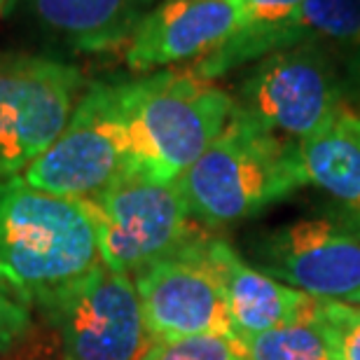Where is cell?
<instances>
[{
    "instance_id": "6da1fadb",
    "label": "cell",
    "mask_w": 360,
    "mask_h": 360,
    "mask_svg": "<svg viewBox=\"0 0 360 360\" xmlns=\"http://www.w3.org/2000/svg\"><path fill=\"white\" fill-rule=\"evenodd\" d=\"M101 264L98 234L84 199L0 178V276L38 309Z\"/></svg>"
},
{
    "instance_id": "7a4b0ae2",
    "label": "cell",
    "mask_w": 360,
    "mask_h": 360,
    "mask_svg": "<svg viewBox=\"0 0 360 360\" xmlns=\"http://www.w3.org/2000/svg\"><path fill=\"white\" fill-rule=\"evenodd\" d=\"M120 115L131 174L176 183L229 124L234 98L194 70H164L120 82Z\"/></svg>"
},
{
    "instance_id": "3957f363",
    "label": "cell",
    "mask_w": 360,
    "mask_h": 360,
    "mask_svg": "<svg viewBox=\"0 0 360 360\" xmlns=\"http://www.w3.org/2000/svg\"><path fill=\"white\" fill-rule=\"evenodd\" d=\"M307 185L300 143L236 110L204 155L178 178L201 227L246 220Z\"/></svg>"
},
{
    "instance_id": "277c9868",
    "label": "cell",
    "mask_w": 360,
    "mask_h": 360,
    "mask_svg": "<svg viewBox=\"0 0 360 360\" xmlns=\"http://www.w3.org/2000/svg\"><path fill=\"white\" fill-rule=\"evenodd\" d=\"M248 260L281 283L323 302H360V211L292 220L246 239Z\"/></svg>"
},
{
    "instance_id": "5b68a950",
    "label": "cell",
    "mask_w": 360,
    "mask_h": 360,
    "mask_svg": "<svg viewBox=\"0 0 360 360\" xmlns=\"http://www.w3.org/2000/svg\"><path fill=\"white\" fill-rule=\"evenodd\" d=\"M234 103L236 110L297 143L349 110L342 73L321 42H304L260 59L243 77Z\"/></svg>"
},
{
    "instance_id": "8992f818",
    "label": "cell",
    "mask_w": 360,
    "mask_h": 360,
    "mask_svg": "<svg viewBox=\"0 0 360 360\" xmlns=\"http://www.w3.org/2000/svg\"><path fill=\"white\" fill-rule=\"evenodd\" d=\"M84 204L96 225L101 262L129 276L174 253L201 227L187 208L178 180L160 183L127 174Z\"/></svg>"
},
{
    "instance_id": "52a82bcc",
    "label": "cell",
    "mask_w": 360,
    "mask_h": 360,
    "mask_svg": "<svg viewBox=\"0 0 360 360\" xmlns=\"http://www.w3.org/2000/svg\"><path fill=\"white\" fill-rule=\"evenodd\" d=\"M82 89L73 63L0 54V178L21 176L66 129Z\"/></svg>"
},
{
    "instance_id": "ba28073f",
    "label": "cell",
    "mask_w": 360,
    "mask_h": 360,
    "mask_svg": "<svg viewBox=\"0 0 360 360\" xmlns=\"http://www.w3.org/2000/svg\"><path fill=\"white\" fill-rule=\"evenodd\" d=\"M127 174H131V160L120 115V84L94 82L59 139L21 178L61 197L91 199Z\"/></svg>"
},
{
    "instance_id": "9c48e42d",
    "label": "cell",
    "mask_w": 360,
    "mask_h": 360,
    "mask_svg": "<svg viewBox=\"0 0 360 360\" xmlns=\"http://www.w3.org/2000/svg\"><path fill=\"white\" fill-rule=\"evenodd\" d=\"M134 285L153 342L199 335L236 340L211 234L199 229L174 253L146 264L134 274Z\"/></svg>"
},
{
    "instance_id": "30bf717a",
    "label": "cell",
    "mask_w": 360,
    "mask_h": 360,
    "mask_svg": "<svg viewBox=\"0 0 360 360\" xmlns=\"http://www.w3.org/2000/svg\"><path fill=\"white\" fill-rule=\"evenodd\" d=\"M38 309L63 360H136L153 342L134 278L103 262Z\"/></svg>"
},
{
    "instance_id": "8fae6325",
    "label": "cell",
    "mask_w": 360,
    "mask_h": 360,
    "mask_svg": "<svg viewBox=\"0 0 360 360\" xmlns=\"http://www.w3.org/2000/svg\"><path fill=\"white\" fill-rule=\"evenodd\" d=\"M246 24L243 0H167L146 14L124 49L134 73L201 61Z\"/></svg>"
},
{
    "instance_id": "7c38bea8",
    "label": "cell",
    "mask_w": 360,
    "mask_h": 360,
    "mask_svg": "<svg viewBox=\"0 0 360 360\" xmlns=\"http://www.w3.org/2000/svg\"><path fill=\"white\" fill-rule=\"evenodd\" d=\"M211 255L220 269L236 340L300 321L316 307L311 295L281 283L246 262L227 241L211 236Z\"/></svg>"
},
{
    "instance_id": "4fadbf2b",
    "label": "cell",
    "mask_w": 360,
    "mask_h": 360,
    "mask_svg": "<svg viewBox=\"0 0 360 360\" xmlns=\"http://www.w3.org/2000/svg\"><path fill=\"white\" fill-rule=\"evenodd\" d=\"M31 17L75 52L129 45L155 0H26Z\"/></svg>"
},
{
    "instance_id": "5bb4252c",
    "label": "cell",
    "mask_w": 360,
    "mask_h": 360,
    "mask_svg": "<svg viewBox=\"0 0 360 360\" xmlns=\"http://www.w3.org/2000/svg\"><path fill=\"white\" fill-rule=\"evenodd\" d=\"M307 183L321 187L340 206L360 211V117L344 110L319 134L300 141Z\"/></svg>"
},
{
    "instance_id": "9a60e30c",
    "label": "cell",
    "mask_w": 360,
    "mask_h": 360,
    "mask_svg": "<svg viewBox=\"0 0 360 360\" xmlns=\"http://www.w3.org/2000/svg\"><path fill=\"white\" fill-rule=\"evenodd\" d=\"M321 302V300H319ZM319 302L307 316L283 328L239 337L248 360H333L330 340L319 316Z\"/></svg>"
},
{
    "instance_id": "2e32d148",
    "label": "cell",
    "mask_w": 360,
    "mask_h": 360,
    "mask_svg": "<svg viewBox=\"0 0 360 360\" xmlns=\"http://www.w3.org/2000/svg\"><path fill=\"white\" fill-rule=\"evenodd\" d=\"M300 42H354L360 45V0H304L290 17Z\"/></svg>"
},
{
    "instance_id": "e0dca14e",
    "label": "cell",
    "mask_w": 360,
    "mask_h": 360,
    "mask_svg": "<svg viewBox=\"0 0 360 360\" xmlns=\"http://www.w3.org/2000/svg\"><path fill=\"white\" fill-rule=\"evenodd\" d=\"M136 360H248L232 337L199 335L174 342H150Z\"/></svg>"
},
{
    "instance_id": "ac0fdd59",
    "label": "cell",
    "mask_w": 360,
    "mask_h": 360,
    "mask_svg": "<svg viewBox=\"0 0 360 360\" xmlns=\"http://www.w3.org/2000/svg\"><path fill=\"white\" fill-rule=\"evenodd\" d=\"M333 360H360V307L344 302H319Z\"/></svg>"
},
{
    "instance_id": "d6986e66",
    "label": "cell",
    "mask_w": 360,
    "mask_h": 360,
    "mask_svg": "<svg viewBox=\"0 0 360 360\" xmlns=\"http://www.w3.org/2000/svg\"><path fill=\"white\" fill-rule=\"evenodd\" d=\"M31 304L0 276V354L24 340L31 330Z\"/></svg>"
},
{
    "instance_id": "ffe728a7",
    "label": "cell",
    "mask_w": 360,
    "mask_h": 360,
    "mask_svg": "<svg viewBox=\"0 0 360 360\" xmlns=\"http://www.w3.org/2000/svg\"><path fill=\"white\" fill-rule=\"evenodd\" d=\"M304 0H243L246 24H278L288 19Z\"/></svg>"
},
{
    "instance_id": "44dd1931",
    "label": "cell",
    "mask_w": 360,
    "mask_h": 360,
    "mask_svg": "<svg viewBox=\"0 0 360 360\" xmlns=\"http://www.w3.org/2000/svg\"><path fill=\"white\" fill-rule=\"evenodd\" d=\"M3 5H5V0H0V12H3Z\"/></svg>"
}]
</instances>
